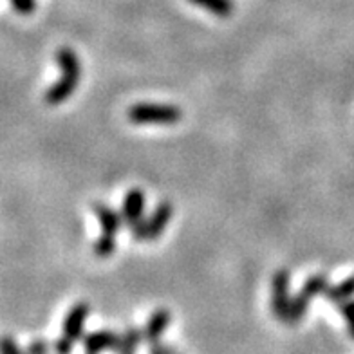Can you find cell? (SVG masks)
<instances>
[{
  "instance_id": "17",
  "label": "cell",
  "mask_w": 354,
  "mask_h": 354,
  "mask_svg": "<svg viewBox=\"0 0 354 354\" xmlns=\"http://www.w3.org/2000/svg\"><path fill=\"white\" fill-rule=\"evenodd\" d=\"M49 349H51V345L47 340H33L31 344L28 345V349L26 353L28 354H49Z\"/></svg>"
},
{
  "instance_id": "18",
  "label": "cell",
  "mask_w": 354,
  "mask_h": 354,
  "mask_svg": "<svg viewBox=\"0 0 354 354\" xmlns=\"http://www.w3.org/2000/svg\"><path fill=\"white\" fill-rule=\"evenodd\" d=\"M340 311L347 324H354V300H347V302L340 304Z\"/></svg>"
},
{
  "instance_id": "21",
  "label": "cell",
  "mask_w": 354,
  "mask_h": 354,
  "mask_svg": "<svg viewBox=\"0 0 354 354\" xmlns=\"http://www.w3.org/2000/svg\"><path fill=\"white\" fill-rule=\"evenodd\" d=\"M176 354H179V353H176Z\"/></svg>"
},
{
  "instance_id": "1",
  "label": "cell",
  "mask_w": 354,
  "mask_h": 354,
  "mask_svg": "<svg viewBox=\"0 0 354 354\" xmlns=\"http://www.w3.org/2000/svg\"><path fill=\"white\" fill-rule=\"evenodd\" d=\"M56 62L62 69V78L47 88L46 102L49 105H60L66 102L69 96H73L80 84V76H82V67H80L78 55L69 47H62L56 53Z\"/></svg>"
},
{
  "instance_id": "11",
  "label": "cell",
  "mask_w": 354,
  "mask_h": 354,
  "mask_svg": "<svg viewBox=\"0 0 354 354\" xmlns=\"http://www.w3.org/2000/svg\"><path fill=\"white\" fill-rule=\"evenodd\" d=\"M190 2L194 6L203 8V10L210 11L215 17H221V19H228L235 11L233 0H190Z\"/></svg>"
},
{
  "instance_id": "14",
  "label": "cell",
  "mask_w": 354,
  "mask_h": 354,
  "mask_svg": "<svg viewBox=\"0 0 354 354\" xmlns=\"http://www.w3.org/2000/svg\"><path fill=\"white\" fill-rule=\"evenodd\" d=\"M93 252L96 257H102V259H107L112 253L116 252V237H109V235H102L98 237V241L94 243Z\"/></svg>"
},
{
  "instance_id": "13",
  "label": "cell",
  "mask_w": 354,
  "mask_h": 354,
  "mask_svg": "<svg viewBox=\"0 0 354 354\" xmlns=\"http://www.w3.org/2000/svg\"><path fill=\"white\" fill-rule=\"evenodd\" d=\"M141 342H145L143 331L134 326L127 327L122 335V342H120V347H118V354H136Z\"/></svg>"
},
{
  "instance_id": "6",
  "label": "cell",
  "mask_w": 354,
  "mask_h": 354,
  "mask_svg": "<svg viewBox=\"0 0 354 354\" xmlns=\"http://www.w3.org/2000/svg\"><path fill=\"white\" fill-rule=\"evenodd\" d=\"M289 288H291V273L288 270H279L271 280V311L284 324L293 300L289 295Z\"/></svg>"
},
{
  "instance_id": "3",
  "label": "cell",
  "mask_w": 354,
  "mask_h": 354,
  "mask_svg": "<svg viewBox=\"0 0 354 354\" xmlns=\"http://www.w3.org/2000/svg\"><path fill=\"white\" fill-rule=\"evenodd\" d=\"M88 313H91V306L87 302H78L69 309L66 320H64V327H62V336L55 342V347H53L56 354H73L76 342L82 340Z\"/></svg>"
},
{
  "instance_id": "20",
  "label": "cell",
  "mask_w": 354,
  "mask_h": 354,
  "mask_svg": "<svg viewBox=\"0 0 354 354\" xmlns=\"http://www.w3.org/2000/svg\"><path fill=\"white\" fill-rule=\"evenodd\" d=\"M347 329H349V335H351V338H353V340H354V324H351V326L347 327Z\"/></svg>"
},
{
  "instance_id": "4",
  "label": "cell",
  "mask_w": 354,
  "mask_h": 354,
  "mask_svg": "<svg viewBox=\"0 0 354 354\" xmlns=\"http://www.w3.org/2000/svg\"><path fill=\"white\" fill-rule=\"evenodd\" d=\"M327 288H329V280H327V277L324 275V273L309 277V279L306 280L304 288L299 291V295L291 300L286 324H288V326H297V324L306 317L311 300L315 299V297H318V295L326 293Z\"/></svg>"
},
{
  "instance_id": "15",
  "label": "cell",
  "mask_w": 354,
  "mask_h": 354,
  "mask_svg": "<svg viewBox=\"0 0 354 354\" xmlns=\"http://www.w3.org/2000/svg\"><path fill=\"white\" fill-rule=\"evenodd\" d=\"M0 354H28L11 336L0 338Z\"/></svg>"
},
{
  "instance_id": "16",
  "label": "cell",
  "mask_w": 354,
  "mask_h": 354,
  "mask_svg": "<svg viewBox=\"0 0 354 354\" xmlns=\"http://www.w3.org/2000/svg\"><path fill=\"white\" fill-rule=\"evenodd\" d=\"M13 10L20 15H31L37 10V0H10Z\"/></svg>"
},
{
  "instance_id": "19",
  "label": "cell",
  "mask_w": 354,
  "mask_h": 354,
  "mask_svg": "<svg viewBox=\"0 0 354 354\" xmlns=\"http://www.w3.org/2000/svg\"><path fill=\"white\" fill-rule=\"evenodd\" d=\"M176 347L170 344H163V342H159V344L152 345V349H150L149 354H176Z\"/></svg>"
},
{
  "instance_id": "9",
  "label": "cell",
  "mask_w": 354,
  "mask_h": 354,
  "mask_svg": "<svg viewBox=\"0 0 354 354\" xmlns=\"http://www.w3.org/2000/svg\"><path fill=\"white\" fill-rule=\"evenodd\" d=\"M170 322H172V313L165 308L156 309L143 329L145 344H149L150 347L159 344V342H161V336L165 335V331H167L168 326H170Z\"/></svg>"
},
{
  "instance_id": "2",
  "label": "cell",
  "mask_w": 354,
  "mask_h": 354,
  "mask_svg": "<svg viewBox=\"0 0 354 354\" xmlns=\"http://www.w3.org/2000/svg\"><path fill=\"white\" fill-rule=\"evenodd\" d=\"M127 116L134 125H176L183 120V112L176 105L136 103L127 111Z\"/></svg>"
},
{
  "instance_id": "8",
  "label": "cell",
  "mask_w": 354,
  "mask_h": 354,
  "mask_svg": "<svg viewBox=\"0 0 354 354\" xmlns=\"http://www.w3.org/2000/svg\"><path fill=\"white\" fill-rule=\"evenodd\" d=\"M145 206H147V197H145L143 190L132 188V190L127 192L122 206L123 223L129 224L131 228H134L136 224H140L145 219Z\"/></svg>"
},
{
  "instance_id": "12",
  "label": "cell",
  "mask_w": 354,
  "mask_h": 354,
  "mask_svg": "<svg viewBox=\"0 0 354 354\" xmlns=\"http://www.w3.org/2000/svg\"><path fill=\"white\" fill-rule=\"evenodd\" d=\"M324 295H326V299L333 304L347 302V300H349L351 297L354 295V275L351 277V279L340 282V284L329 286Z\"/></svg>"
},
{
  "instance_id": "7",
  "label": "cell",
  "mask_w": 354,
  "mask_h": 354,
  "mask_svg": "<svg viewBox=\"0 0 354 354\" xmlns=\"http://www.w3.org/2000/svg\"><path fill=\"white\" fill-rule=\"evenodd\" d=\"M122 342V335L116 331H94L84 338V351L85 354H105V353H118Z\"/></svg>"
},
{
  "instance_id": "10",
  "label": "cell",
  "mask_w": 354,
  "mask_h": 354,
  "mask_svg": "<svg viewBox=\"0 0 354 354\" xmlns=\"http://www.w3.org/2000/svg\"><path fill=\"white\" fill-rule=\"evenodd\" d=\"M93 210L98 217V223L102 226L103 235H109V237H116L120 228H122L123 224V217L122 214H118L109 206L102 205V203H94Z\"/></svg>"
},
{
  "instance_id": "5",
  "label": "cell",
  "mask_w": 354,
  "mask_h": 354,
  "mask_svg": "<svg viewBox=\"0 0 354 354\" xmlns=\"http://www.w3.org/2000/svg\"><path fill=\"white\" fill-rule=\"evenodd\" d=\"M172 203L161 201V203L156 206V210L150 214L149 219H143L140 224H136L134 228H132V237H134L136 241H145V243L156 241V239H159V235L163 233V230L168 226V223L172 219Z\"/></svg>"
}]
</instances>
